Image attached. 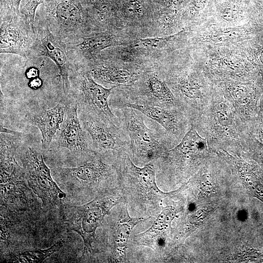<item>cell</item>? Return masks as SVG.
I'll use <instances>...</instances> for the list:
<instances>
[{"mask_svg": "<svg viewBox=\"0 0 263 263\" xmlns=\"http://www.w3.org/2000/svg\"><path fill=\"white\" fill-rule=\"evenodd\" d=\"M242 28L220 29L212 32L211 39L215 42H228L238 40L242 38Z\"/></svg>", "mask_w": 263, "mask_h": 263, "instance_id": "31", "label": "cell"}, {"mask_svg": "<svg viewBox=\"0 0 263 263\" xmlns=\"http://www.w3.org/2000/svg\"><path fill=\"white\" fill-rule=\"evenodd\" d=\"M117 210L109 224L108 238V261L110 263L127 262L128 243L133 228L140 223L151 217L132 218L128 205L124 200L117 205Z\"/></svg>", "mask_w": 263, "mask_h": 263, "instance_id": "15", "label": "cell"}, {"mask_svg": "<svg viewBox=\"0 0 263 263\" xmlns=\"http://www.w3.org/2000/svg\"><path fill=\"white\" fill-rule=\"evenodd\" d=\"M95 80L113 86L129 87L141 76L139 72L104 61H94L86 67Z\"/></svg>", "mask_w": 263, "mask_h": 263, "instance_id": "23", "label": "cell"}, {"mask_svg": "<svg viewBox=\"0 0 263 263\" xmlns=\"http://www.w3.org/2000/svg\"><path fill=\"white\" fill-rule=\"evenodd\" d=\"M116 9L124 19L129 21L142 19L147 12L144 0H117Z\"/></svg>", "mask_w": 263, "mask_h": 263, "instance_id": "26", "label": "cell"}, {"mask_svg": "<svg viewBox=\"0 0 263 263\" xmlns=\"http://www.w3.org/2000/svg\"><path fill=\"white\" fill-rule=\"evenodd\" d=\"M116 108H132L160 125L178 144L192 126L190 121L179 108H166L137 103H119Z\"/></svg>", "mask_w": 263, "mask_h": 263, "instance_id": "20", "label": "cell"}, {"mask_svg": "<svg viewBox=\"0 0 263 263\" xmlns=\"http://www.w3.org/2000/svg\"><path fill=\"white\" fill-rule=\"evenodd\" d=\"M89 15L98 24L106 23L113 12L111 0H80Z\"/></svg>", "mask_w": 263, "mask_h": 263, "instance_id": "27", "label": "cell"}, {"mask_svg": "<svg viewBox=\"0 0 263 263\" xmlns=\"http://www.w3.org/2000/svg\"><path fill=\"white\" fill-rule=\"evenodd\" d=\"M172 200L167 203L155 218L152 225L146 231L135 235L133 242L137 246L150 248L154 251L156 257L165 258L167 256V245L170 240L171 223L176 214L184 208Z\"/></svg>", "mask_w": 263, "mask_h": 263, "instance_id": "16", "label": "cell"}, {"mask_svg": "<svg viewBox=\"0 0 263 263\" xmlns=\"http://www.w3.org/2000/svg\"><path fill=\"white\" fill-rule=\"evenodd\" d=\"M213 208L205 207L201 208L191 214L186 224V230L184 232V240L192 234L196 229L200 227L207 220L213 212Z\"/></svg>", "mask_w": 263, "mask_h": 263, "instance_id": "29", "label": "cell"}, {"mask_svg": "<svg viewBox=\"0 0 263 263\" xmlns=\"http://www.w3.org/2000/svg\"><path fill=\"white\" fill-rule=\"evenodd\" d=\"M20 158L25 180L33 192L41 199L43 205L52 207L61 205L67 194L53 178L42 155L33 148L27 147Z\"/></svg>", "mask_w": 263, "mask_h": 263, "instance_id": "9", "label": "cell"}, {"mask_svg": "<svg viewBox=\"0 0 263 263\" xmlns=\"http://www.w3.org/2000/svg\"><path fill=\"white\" fill-rule=\"evenodd\" d=\"M193 126L214 153L224 150L242 154L251 134L221 91L212 92L208 104Z\"/></svg>", "mask_w": 263, "mask_h": 263, "instance_id": "1", "label": "cell"}, {"mask_svg": "<svg viewBox=\"0 0 263 263\" xmlns=\"http://www.w3.org/2000/svg\"><path fill=\"white\" fill-rule=\"evenodd\" d=\"M36 24V38L30 58L46 56L55 63L59 71L64 94L65 97H68L71 91L69 77L73 69L66 42L53 34L44 18L41 17Z\"/></svg>", "mask_w": 263, "mask_h": 263, "instance_id": "12", "label": "cell"}, {"mask_svg": "<svg viewBox=\"0 0 263 263\" xmlns=\"http://www.w3.org/2000/svg\"><path fill=\"white\" fill-rule=\"evenodd\" d=\"M53 173L59 186L63 187L73 195L84 193L97 196L114 188L110 187L112 182H118L114 166L104 162L96 154L78 167L57 168Z\"/></svg>", "mask_w": 263, "mask_h": 263, "instance_id": "6", "label": "cell"}, {"mask_svg": "<svg viewBox=\"0 0 263 263\" xmlns=\"http://www.w3.org/2000/svg\"><path fill=\"white\" fill-rule=\"evenodd\" d=\"M0 17V53L30 58L36 38L35 28L21 13Z\"/></svg>", "mask_w": 263, "mask_h": 263, "instance_id": "13", "label": "cell"}, {"mask_svg": "<svg viewBox=\"0 0 263 263\" xmlns=\"http://www.w3.org/2000/svg\"><path fill=\"white\" fill-rule=\"evenodd\" d=\"M162 23L165 25L170 24L178 13L181 0H154Z\"/></svg>", "mask_w": 263, "mask_h": 263, "instance_id": "28", "label": "cell"}, {"mask_svg": "<svg viewBox=\"0 0 263 263\" xmlns=\"http://www.w3.org/2000/svg\"><path fill=\"white\" fill-rule=\"evenodd\" d=\"M81 124L92 141L91 150L102 159L113 161L120 155H131L130 141L125 128L111 126L86 115L79 114Z\"/></svg>", "mask_w": 263, "mask_h": 263, "instance_id": "11", "label": "cell"}, {"mask_svg": "<svg viewBox=\"0 0 263 263\" xmlns=\"http://www.w3.org/2000/svg\"><path fill=\"white\" fill-rule=\"evenodd\" d=\"M75 67L70 75L69 97L77 104L78 113L88 115L111 126L121 127V121L111 110L110 96L117 87L105 88L98 84L85 69Z\"/></svg>", "mask_w": 263, "mask_h": 263, "instance_id": "8", "label": "cell"}, {"mask_svg": "<svg viewBox=\"0 0 263 263\" xmlns=\"http://www.w3.org/2000/svg\"><path fill=\"white\" fill-rule=\"evenodd\" d=\"M173 37L167 36L135 39L123 48L122 55L126 59H131L150 55L163 49Z\"/></svg>", "mask_w": 263, "mask_h": 263, "instance_id": "24", "label": "cell"}, {"mask_svg": "<svg viewBox=\"0 0 263 263\" xmlns=\"http://www.w3.org/2000/svg\"><path fill=\"white\" fill-rule=\"evenodd\" d=\"M112 164L117 173L119 189L128 206L144 217L155 218L174 197L175 191L166 193L158 188L153 164L140 167L133 163L130 154L124 153Z\"/></svg>", "mask_w": 263, "mask_h": 263, "instance_id": "2", "label": "cell"}, {"mask_svg": "<svg viewBox=\"0 0 263 263\" xmlns=\"http://www.w3.org/2000/svg\"><path fill=\"white\" fill-rule=\"evenodd\" d=\"M22 0H0V14H19Z\"/></svg>", "mask_w": 263, "mask_h": 263, "instance_id": "34", "label": "cell"}, {"mask_svg": "<svg viewBox=\"0 0 263 263\" xmlns=\"http://www.w3.org/2000/svg\"><path fill=\"white\" fill-rule=\"evenodd\" d=\"M253 135L263 143V94H262Z\"/></svg>", "mask_w": 263, "mask_h": 263, "instance_id": "33", "label": "cell"}, {"mask_svg": "<svg viewBox=\"0 0 263 263\" xmlns=\"http://www.w3.org/2000/svg\"><path fill=\"white\" fill-rule=\"evenodd\" d=\"M80 39L79 43L67 46L70 60L75 67H86L95 61L103 50L123 44L115 35L108 30Z\"/></svg>", "mask_w": 263, "mask_h": 263, "instance_id": "21", "label": "cell"}, {"mask_svg": "<svg viewBox=\"0 0 263 263\" xmlns=\"http://www.w3.org/2000/svg\"><path fill=\"white\" fill-rule=\"evenodd\" d=\"M220 91L233 106L243 123L253 134L256 124L261 93L247 83L227 81Z\"/></svg>", "mask_w": 263, "mask_h": 263, "instance_id": "18", "label": "cell"}, {"mask_svg": "<svg viewBox=\"0 0 263 263\" xmlns=\"http://www.w3.org/2000/svg\"><path fill=\"white\" fill-rule=\"evenodd\" d=\"M65 98L66 117L59 129L58 146L69 150L72 154L81 159L84 163L96 153L89 147L86 132L78 116L77 104L70 97Z\"/></svg>", "mask_w": 263, "mask_h": 263, "instance_id": "17", "label": "cell"}, {"mask_svg": "<svg viewBox=\"0 0 263 263\" xmlns=\"http://www.w3.org/2000/svg\"><path fill=\"white\" fill-rule=\"evenodd\" d=\"M119 110L121 126L126 130L130 141L131 158L138 166L152 163L163 157L178 143L160 125L151 129L145 123L143 114L125 106Z\"/></svg>", "mask_w": 263, "mask_h": 263, "instance_id": "3", "label": "cell"}, {"mask_svg": "<svg viewBox=\"0 0 263 263\" xmlns=\"http://www.w3.org/2000/svg\"><path fill=\"white\" fill-rule=\"evenodd\" d=\"M39 70L35 67L28 68L25 73L26 77L29 80L36 78L39 76Z\"/></svg>", "mask_w": 263, "mask_h": 263, "instance_id": "35", "label": "cell"}, {"mask_svg": "<svg viewBox=\"0 0 263 263\" xmlns=\"http://www.w3.org/2000/svg\"><path fill=\"white\" fill-rule=\"evenodd\" d=\"M244 152L255 160L263 170V143L253 134H249L246 139Z\"/></svg>", "mask_w": 263, "mask_h": 263, "instance_id": "30", "label": "cell"}, {"mask_svg": "<svg viewBox=\"0 0 263 263\" xmlns=\"http://www.w3.org/2000/svg\"><path fill=\"white\" fill-rule=\"evenodd\" d=\"M129 87L131 88L129 92L117 98L113 105L137 103L169 108H179L167 83L156 74L141 76Z\"/></svg>", "mask_w": 263, "mask_h": 263, "instance_id": "14", "label": "cell"}, {"mask_svg": "<svg viewBox=\"0 0 263 263\" xmlns=\"http://www.w3.org/2000/svg\"><path fill=\"white\" fill-rule=\"evenodd\" d=\"M177 104L193 126L210 101L209 91L201 75L192 71H181L168 78Z\"/></svg>", "mask_w": 263, "mask_h": 263, "instance_id": "10", "label": "cell"}, {"mask_svg": "<svg viewBox=\"0 0 263 263\" xmlns=\"http://www.w3.org/2000/svg\"><path fill=\"white\" fill-rule=\"evenodd\" d=\"M42 85V79L38 76L29 80L28 82L29 87L32 89L37 90L41 87Z\"/></svg>", "mask_w": 263, "mask_h": 263, "instance_id": "36", "label": "cell"}, {"mask_svg": "<svg viewBox=\"0 0 263 263\" xmlns=\"http://www.w3.org/2000/svg\"><path fill=\"white\" fill-rule=\"evenodd\" d=\"M45 0H29L20 11V13L29 21L34 28L35 25V15L38 7L43 3Z\"/></svg>", "mask_w": 263, "mask_h": 263, "instance_id": "32", "label": "cell"}, {"mask_svg": "<svg viewBox=\"0 0 263 263\" xmlns=\"http://www.w3.org/2000/svg\"><path fill=\"white\" fill-rule=\"evenodd\" d=\"M40 8L50 31L65 42L88 37L98 27L80 0H45Z\"/></svg>", "mask_w": 263, "mask_h": 263, "instance_id": "5", "label": "cell"}, {"mask_svg": "<svg viewBox=\"0 0 263 263\" xmlns=\"http://www.w3.org/2000/svg\"><path fill=\"white\" fill-rule=\"evenodd\" d=\"M215 153L248 192L263 202V170L260 165L244 152L235 154L220 150Z\"/></svg>", "mask_w": 263, "mask_h": 263, "instance_id": "19", "label": "cell"}, {"mask_svg": "<svg viewBox=\"0 0 263 263\" xmlns=\"http://www.w3.org/2000/svg\"><path fill=\"white\" fill-rule=\"evenodd\" d=\"M123 200L119 188H116L98 194L86 204L66 206V223L69 229L82 238L83 255L92 253L97 229L113 207Z\"/></svg>", "mask_w": 263, "mask_h": 263, "instance_id": "7", "label": "cell"}, {"mask_svg": "<svg viewBox=\"0 0 263 263\" xmlns=\"http://www.w3.org/2000/svg\"><path fill=\"white\" fill-rule=\"evenodd\" d=\"M64 241L60 240L51 247L44 249H36L19 252L14 255L10 262L18 263H42L62 246Z\"/></svg>", "mask_w": 263, "mask_h": 263, "instance_id": "25", "label": "cell"}, {"mask_svg": "<svg viewBox=\"0 0 263 263\" xmlns=\"http://www.w3.org/2000/svg\"><path fill=\"white\" fill-rule=\"evenodd\" d=\"M66 109L67 101L65 98L51 109L26 115L28 122L37 127L41 132L43 149H49L54 136L64 121Z\"/></svg>", "mask_w": 263, "mask_h": 263, "instance_id": "22", "label": "cell"}, {"mask_svg": "<svg viewBox=\"0 0 263 263\" xmlns=\"http://www.w3.org/2000/svg\"><path fill=\"white\" fill-rule=\"evenodd\" d=\"M206 139L192 126L181 141L154 161L156 176L182 179L191 175L212 155Z\"/></svg>", "mask_w": 263, "mask_h": 263, "instance_id": "4", "label": "cell"}]
</instances>
